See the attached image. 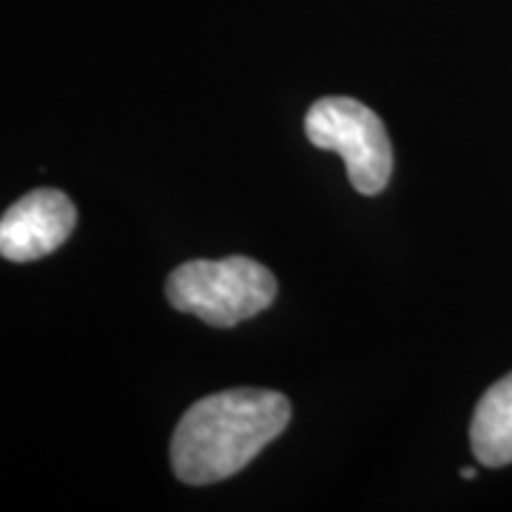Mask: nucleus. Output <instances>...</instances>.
<instances>
[{
    "label": "nucleus",
    "mask_w": 512,
    "mask_h": 512,
    "mask_svg": "<svg viewBox=\"0 0 512 512\" xmlns=\"http://www.w3.org/2000/svg\"><path fill=\"white\" fill-rule=\"evenodd\" d=\"M305 134L322 151H336L348 165L350 185L373 197L393 174V146L379 114L353 97H322L305 117Z\"/></svg>",
    "instance_id": "7ed1b4c3"
},
{
    "label": "nucleus",
    "mask_w": 512,
    "mask_h": 512,
    "mask_svg": "<svg viewBox=\"0 0 512 512\" xmlns=\"http://www.w3.org/2000/svg\"><path fill=\"white\" fill-rule=\"evenodd\" d=\"M461 476L467 478V481H473V478H476V470H473V467H467V470H464Z\"/></svg>",
    "instance_id": "423d86ee"
},
{
    "label": "nucleus",
    "mask_w": 512,
    "mask_h": 512,
    "mask_svg": "<svg viewBox=\"0 0 512 512\" xmlns=\"http://www.w3.org/2000/svg\"><path fill=\"white\" fill-rule=\"evenodd\" d=\"M470 444L484 467L512 464V373L481 396L470 424Z\"/></svg>",
    "instance_id": "39448f33"
},
{
    "label": "nucleus",
    "mask_w": 512,
    "mask_h": 512,
    "mask_svg": "<svg viewBox=\"0 0 512 512\" xmlns=\"http://www.w3.org/2000/svg\"><path fill=\"white\" fill-rule=\"evenodd\" d=\"M276 291V276L248 256L194 259L174 268L165 282V296L177 311L214 328H231L268 311Z\"/></svg>",
    "instance_id": "f03ea898"
},
{
    "label": "nucleus",
    "mask_w": 512,
    "mask_h": 512,
    "mask_svg": "<svg viewBox=\"0 0 512 512\" xmlns=\"http://www.w3.org/2000/svg\"><path fill=\"white\" fill-rule=\"evenodd\" d=\"M74 202L55 188H37L0 217V256L9 262H32L57 251L72 237Z\"/></svg>",
    "instance_id": "20e7f679"
},
{
    "label": "nucleus",
    "mask_w": 512,
    "mask_h": 512,
    "mask_svg": "<svg viewBox=\"0 0 512 512\" xmlns=\"http://www.w3.org/2000/svg\"><path fill=\"white\" fill-rule=\"evenodd\" d=\"M291 421V402L259 387H234L185 410L171 439V467L183 484H217L245 470Z\"/></svg>",
    "instance_id": "f257e3e1"
}]
</instances>
